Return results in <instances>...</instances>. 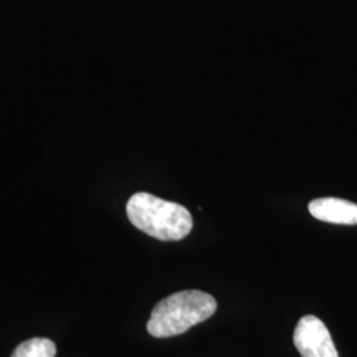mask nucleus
Segmentation results:
<instances>
[{"mask_svg": "<svg viewBox=\"0 0 357 357\" xmlns=\"http://www.w3.org/2000/svg\"><path fill=\"white\" fill-rule=\"evenodd\" d=\"M217 310L216 299L199 290L172 294L153 307L147 331L159 339L178 336L209 319Z\"/></svg>", "mask_w": 357, "mask_h": 357, "instance_id": "obj_2", "label": "nucleus"}, {"mask_svg": "<svg viewBox=\"0 0 357 357\" xmlns=\"http://www.w3.org/2000/svg\"><path fill=\"white\" fill-rule=\"evenodd\" d=\"M308 209L312 216L324 222L339 225H357V204L343 199H317L310 203Z\"/></svg>", "mask_w": 357, "mask_h": 357, "instance_id": "obj_4", "label": "nucleus"}, {"mask_svg": "<svg viewBox=\"0 0 357 357\" xmlns=\"http://www.w3.org/2000/svg\"><path fill=\"white\" fill-rule=\"evenodd\" d=\"M126 211L135 228L160 241L183 240L193 227L191 213L185 206L146 192L132 195Z\"/></svg>", "mask_w": 357, "mask_h": 357, "instance_id": "obj_1", "label": "nucleus"}, {"mask_svg": "<svg viewBox=\"0 0 357 357\" xmlns=\"http://www.w3.org/2000/svg\"><path fill=\"white\" fill-rule=\"evenodd\" d=\"M56 345L44 337H33L17 345L11 357H54Z\"/></svg>", "mask_w": 357, "mask_h": 357, "instance_id": "obj_5", "label": "nucleus"}, {"mask_svg": "<svg viewBox=\"0 0 357 357\" xmlns=\"http://www.w3.org/2000/svg\"><path fill=\"white\" fill-rule=\"evenodd\" d=\"M294 344L302 357H339L328 328L314 315H306L298 321Z\"/></svg>", "mask_w": 357, "mask_h": 357, "instance_id": "obj_3", "label": "nucleus"}]
</instances>
